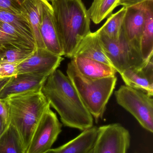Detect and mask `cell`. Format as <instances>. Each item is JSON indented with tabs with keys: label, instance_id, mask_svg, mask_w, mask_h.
Returning a JSON list of instances; mask_svg holds the SVG:
<instances>
[{
	"label": "cell",
	"instance_id": "cell-8",
	"mask_svg": "<svg viewBox=\"0 0 153 153\" xmlns=\"http://www.w3.org/2000/svg\"><path fill=\"white\" fill-rule=\"evenodd\" d=\"M131 142L130 133L119 123L98 128L93 153H127Z\"/></svg>",
	"mask_w": 153,
	"mask_h": 153
},
{
	"label": "cell",
	"instance_id": "cell-18",
	"mask_svg": "<svg viewBox=\"0 0 153 153\" xmlns=\"http://www.w3.org/2000/svg\"><path fill=\"white\" fill-rule=\"evenodd\" d=\"M145 21L141 37L140 50L147 61L153 56V0L144 2Z\"/></svg>",
	"mask_w": 153,
	"mask_h": 153
},
{
	"label": "cell",
	"instance_id": "cell-32",
	"mask_svg": "<svg viewBox=\"0 0 153 153\" xmlns=\"http://www.w3.org/2000/svg\"><path fill=\"white\" fill-rule=\"evenodd\" d=\"M47 1H52V0H47Z\"/></svg>",
	"mask_w": 153,
	"mask_h": 153
},
{
	"label": "cell",
	"instance_id": "cell-33",
	"mask_svg": "<svg viewBox=\"0 0 153 153\" xmlns=\"http://www.w3.org/2000/svg\"><path fill=\"white\" fill-rule=\"evenodd\" d=\"M0 78H1V77H0Z\"/></svg>",
	"mask_w": 153,
	"mask_h": 153
},
{
	"label": "cell",
	"instance_id": "cell-23",
	"mask_svg": "<svg viewBox=\"0 0 153 153\" xmlns=\"http://www.w3.org/2000/svg\"><path fill=\"white\" fill-rule=\"evenodd\" d=\"M0 22L13 26L36 45L28 18L22 15L14 14L7 11L0 10Z\"/></svg>",
	"mask_w": 153,
	"mask_h": 153
},
{
	"label": "cell",
	"instance_id": "cell-1",
	"mask_svg": "<svg viewBox=\"0 0 153 153\" xmlns=\"http://www.w3.org/2000/svg\"><path fill=\"white\" fill-rule=\"evenodd\" d=\"M41 91L65 126L82 131L93 126L92 116L69 77L61 71L56 70L48 76Z\"/></svg>",
	"mask_w": 153,
	"mask_h": 153
},
{
	"label": "cell",
	"instance_id": "cell-19",
	"mask_svg": "<svg viewBox=\"0 0 153 153\" xmlns=\"http://www.w3.org/2000/svg\"><path fill=\"white\" fill-rule=\"evenodd\" d=\"M22 6L32 30L36 48H45L40 32L41 0H24Z\"/></svg>",
	"mask_w": 153,
	"mask_h": 153
},
{
	"label": "cell",
	"instance_id": "cell-15",
	"mask_svg": "<svg viewBox=\"0 0 153 153\" xmlns=\"http://www.w3.org/2000/svg\"><path fill=\"white\" fill-rule=\"evenodd\" d=\"M71 62L82 75L93 78L99 79L116 76V69L104 63L83 56H75Z\"/></svg>",
	"mask_w": 153,
	"mask_h": 153
},
{
	"label": "cell",
	"instance_id": "cell-24",
	"mask_svg": "<svg viewBox=\"0 0 153 153\" xmlns=\"http://www.w3.org/2000/svg\"><path fill=\"white\" fill-rule=\"evenodd\" d=\"M34 50L21 49L14 47H0L1 63H20L25 60Z\"/></svg>",
	"mask_w": 153,
	"mask_h": 153
},
{
	"label": "cell",
	"instance_id": "cell-28",
	"mask_svg": "<svg viewBox=\"0 0 153 153\" xmlns=\"http://www.w3.org/2000/svg\"><path fill=\"white\" fill-rule=\"evenodd\" d=\"M0 115L4 117L9 120L8 118V108L5 100L0 99Z\"/></svg>",
	"mask_w": 153,
	"mask_h": 153
},
{
	"label": "cell",
	"instance_id": "cell-17",
	"mask_svg": "<svg viewBox=\"0 0 153 153\" xmlns=\"http://www.w3.org/2000/svg\"><path fill=\"white\" fill-rule=\"evenodd\" d=\"M8 47L31 50L36 48L35 44L13 26L0 22V47Z\"/></svg>",
	"mask_w": 153,
	"mask_h": 153
},
{
	"label": "cell",
	"instance_id": "cell-21",
	"mask_svg": "<svg viewBox=\"0 0 153 153\" xmlns=\"http://www.w3.org/2000/svg\"><path fill=\"white\" fill-rule=\"evenodd\" d=\"M120 0H93L88 10L90 19L96 24L112 14L114 9L119 6Z\"/></svg>",
	"mask_w": 153,
	"mask_h": 153
},
{
	"label": "cell",
	"instance_id": "cell-2",
	"mask_svg": "<svg viewBox=\"0 0 153 153\" xmlns=\"http://www.w3.org/2000/svg\"><path fill=\"white\" fill-rule=\"evenodd\" d=\"M51 2L64 56L72 59L81 41L91 32L88 10L82 0H52Z\"/></svg>",
	"mask_w": 153,
	"mask_h": 153
},
{
	"label": "cell",
	"instance_id": "cell-22",
	"mask_svg": "<svg viewBox=\"0 0 153 153\" xmlns=\"http://www.w3.org/2000/svg\"><path fill=\"white\" fill-rule=\"evenodd\" d=\"M127 8L123 6L117 12L111 14L105 24L97 31L113 40L118 39L121 34L122 24Z\"/></svg>",
	"mask_w": 153,
	"mask_h": 153
},
{
	"label": "cell",
	"instance_id": "cell-7",
	"mask_svg": "<svg viewBox=\"0 0 153 153\" xmlns=\"http://www.w3.org/2000/svg\"><path fill=\"white\" fill-rule=\"evenodd\" d=\"M62 127L56 114L49 107L34 131L26 153L46 152L62 132Z\"/></svg>",
	"mask_w": 153,
	"mask_h": 153
},
{
	"label": "cell",
	"instance_id": "cell-25",
	"mask_svg": "<svg viewBox=\"0 0 153 153\" xmlns=\"http://www.w3.org/2000/svg\"><path fill=\"white\" fill-rule=\"evenodd\" d=\"M24 0H0V10L7 11L17 15L28 18L22 6Z\"/></svg>",
	"mask_w": 153,
	"mask_h": 153
},
{
	"label": "cell",
	"instance_id": "cell-9",
	"mask_svg": "<svg viewBox=\"0 0 153 153\" xmlns=\"http://www.w3.org/2000/svg\"><path fill=\"white\" fill-rule=\"evenodd\" d=\"M63 60L46 48H36L30 56L18 64L17 72L48 76L57 70Z\"/></svg>",
	"mask_w": 153,
	"mask_h": 153
},
{
	"label": "cell",
	"instance_id": "cell-5",
	"mask_svg": "<svg viewBox=\"0 0 153 153\" xmlns=\"http://www.w3.org/2000/svg\"><path fill=\"white\" fill-rule=\"evenodd\" d=\"M97 32L107 57L119 74L130 68L141 67L146 62L141 51L126 38L122 31L117 40L110 39L104 34Z\"/></svg>",
	"mask_w": 153,
	"mask_h": 153
},
{
	"label": "cell",
	"instance_id": "cell-31",
	"mask_svg": "<svg viewBox=\"0 0 153 153\" xmlns=\"http://www.w3.org/2000/svg\"><path fill=\"white\" fill-rule=\"evenodd\" d=\"M89 153H93V149Z\"/></svg>",
	"mask_w": 153,
	"mask_h": 153
},
{
	"label": "cell",
	"instance_id": "cell-11",
	"mask_svg": "<svg viewBox=\"0 0 153 153\" xmlns=\"http://www.w3.org/2000/svg\"><path fill=\"white\" fill-rule=\"evenodd\" d=\"M40 32L45 48L59 56H64L63 51L53 19L51 4L47 0H41Z\"/></svg>",
	"mask_w": 153,
	"mask_h": 153
},
{
	"label": "cell",
	"instance_id": "cell-14",
	"mask_svg": "<svg viewBox=\"0 0 153 153\" xmlns=\"http://www.w3.org/2000/svg\"><path fill=\"white\" fill-rule=\"evenodd\" d=\"M98 133V128L93 126L65 144L45 153H89L93 149Z\"/></svg>",
	"mask_w": 153,
	"mask_h": 153
},
{
	"label": "cell",
	"instance_id": "cell-13",
	"mask_svg": "<svg viewBox=\"0 0 153 153\" xmlns=\"http://www.w3.org/2000/svg\"><path fill=\"white\" fill-rule=\"evenodd\" d=\"M153 56L143 66L125 70L120 74L125 85L153 96Z\"/></svg>",
	"mask_w": 153,
	"mask_h": 153
},
{
	"label": "cell",
	"instance_id": "cell-16",
	"mask_svg": "<svg viewBox=\"0 0 153 153\" xmlns=\"http://www.w3.org/2000/svg\"><path fill=\"white\" fill-rule=\"evenodd\" d=\"M77 56L93 59L113 67L105 53L97 31L91 32L81 41L73 57Z\"/></svg>",
	"mask_w": 153,
	"mask_h": 153
},
{
	"label": "cell",
	"instance_id": "cell-26",
	"mask_svg": "<svg viewBox=\"0 0 153 153\" xmlns=\"http://www.w3.org/2000/svg\"><path fill=\"white\" fill-rule=\"evenodd\" d=\"M19 63H1L0 77H10L18 74L17 66Z\"/></svg>",
	"mask_w": 153,
	"mask_h": 153
},
{
	"label": "cell",
	"instance_id": "cell-4",
	"mask_svg": "<svg viewBox=\"0 0 153 153\" xmlns=\"http://www.w3.org/2000/svg\"><path fill=\"white\" fill-rule=\"evenodd\" d=\"M66 74L83 103L98 123L102 119L108 102L113 94L116 76L89 78L80 73L71 62L67 65Z\"/></svg>",
	"mask_w": 153,
	"mask_h": 153
},
{
	"label": "cell",
	"instance_id": "cell-27",
	"mask_svg": "<svg viewBox=\"0 0 153 153\" xmlns=\"http://www.w3.org/2000/svg\"><path fill=\"white\" fill-rule=\"evenodd\" d=\"M151 0H120L119 5H122L124 7L127 8Z\"/></svg>",
	"mask_w": 153,
	"mask_h": 153
},
{
	"label": "cell",
	"instance_id": "cell-30",
	"mask_svg": "<svg viewBox=\"0 0 153 153\" xmlns=\"http://www.w3.org/2000/svg\"><path fill=\"white\" fill-rule=\"evenodd\" d=\"M10 77H1L0 78V92L9 81Z\"/></svg>",
	"mask_w": 153,
	"mask_h": 153
},
{
	"label": "cell",
	"instance_id": "cell-20",
	"mask_svg": "<svg viewBox=\"0 0 153 153\" xmlns=\"http://www.w3.org/2000/svg\"><path fill=\"white\" fill-rule=\"evenodd\" d=\"M0 153H26L19 132L11 124L0 137Z\"/></svg>",
	"mask_w": 153,
	"mask_h": 153
},
{
	"label": "cell",
	"instance_id": "cell-29",
	"mask_svg": "<svg viewBox=\"0 0 153 153\" xmlns=\"http://www.w3.org/2000/svg\"><path fill=\"white\" fill-rule=\"evenodd\" d=\"M10 124L9 120L6 118L0 115V137L5 132Z\"/></svg>",
	"mask_w": 153,
	"mask_h": 153
},
{
	"label": "cell",
	"instance_id": "cell-10",
	"mask_svg": "<svg viewBox=\"0 0 153 153\" xmlns=\"http://www.w3.org/2000/svg\"><path fill=\"white\" fill-rule=\"evenodd\" d=\"M48 76L28 73L18 74L10 77L0 92V99L5 100L13 95L41 91Z\"/></svg>",
	"mask_w": 153,
	"mask_h": 153
},
{
	"label": "cell",
	"instance_id": "cell-12",
	"mask_svg": "<svg viewBox=\"0 0 153 153\" xmlns=\"http://www.w3.org/2000/svg\"><path fill=\"white\" fill-rule=\"evenodd\" d=\"M144 2L127 8L121 30L126 38L140 51L145 21Z\"/></svg>",
	"mask_w": 153,
	"mask_h": 153
},
{
	"label": "cell",
	"instance_id": "cell-6",
	"mask_svg": "<svg viewBox=\"0 0 153 153\" xmlns=\"http://www.w3.org/2000/svg\"><path fill=\"white\" fill-rule=\"evenodd\" d=\"M118 104L132 114L142 127L153 132V99L146 93L126 85L115 92Z\"/></svg>",
	"mask_w": 153,
	"mask_h": 153
},
{
	"label": "cell",
	"instance_id": "cell-3",
	"mask_svg": "<svg viewBox=\"0 0 153 153\" xmlns=\"http://www.w3.org/2000/svg\"><path fill=\"white\" fill-rule=\"evenodd\" d=\"M5 100L10 124L19 132L26 152L39 122L50 105L41 91L13 95Z\"/></svg>",
	"mask_w": 153,
	"mask_h": 153
}]
</instances>
